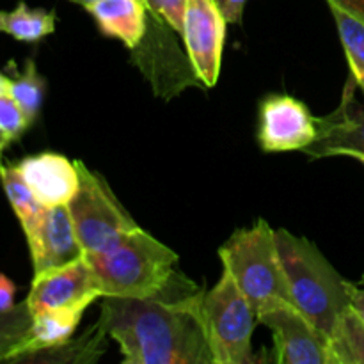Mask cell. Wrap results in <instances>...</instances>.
<instances>
[{
	"instance_id": "cell-1",
	"label": "cell",
	"mask_w": 364,
	"mask_h": 364,
	"mask_svg": "<svg viewBox=\"0 0 364 364\" xmlns=\"http://www.w3.org/2000/svg\"><path fill=\"white\" fill-rule=\"evenodd\" d=\"M203 299V288L174 270L151 297H103L98 323L119 345L123 364H213Z\"/></svg>"
},
{
	"instance_id": "cell-2",
	"label": "cell",
	"mask_w": 364,
	"mask_h": 364,
	"mask_svg": "<svg viewBox=\"0 0 364 364\" xmlns=\"http://www.w3.org/2000/svg\"><path fill=\"white\" fill-rule=\"evenodd\" d=\"M276 240L291 301L313 326L331 338L338 320L350 308L352 283L340 276L308 238L277 230Z\"/></svg>"
},
{
	"instance_id": "cell-3",
	"label": "cell",
	"mask_w": 364,
	"mask_h": 364,
	"mask_svg": "<svg viewBox=\"0 0 364 364\" xmlns=\"http://www.w3.org/2000/svg\"><path fill=\"white\" fill-rule=\"evenodd\" d=\"M102 297L146 299L159 294L174 274L178 255L142 228L102 252L85 255Z\"/></svg>"
},
{
	"instance_id": "cell-4",
	"label": "cell",
	"mask_w": 364,
	"mask_h": 364,
	"mask_svg": "<svg viewBox=\"0 0 364 364\" xmlns=\"http://www.w3.org/2000/svg\"><path fill=\"white\" fill-rule=\"evenodd\" d=\"M219 258L223 270L233 277L256 313L276 301L294 304L277 249L276 231L263 219L251 228L235 231L219 249Z\"/></svg>"
},
{
	"instance_id": "cell-5",
	"label": "cell",
	"mask_w": 364,
	"mask_h": 364,
	"mask_svg": "<svg viewBox=\"0 0 364 364\" xmlns=\"http://www.w3.org/2000/svg\"><path fill=\"white\" fill-rule=\"evenodd\" d=\"M203 318L213 364L256 363L251 341L258 315L226 270L219 283L205 291Z\"/></svg>"
},
{
	"instance_id": "cell-6",
	"label": "cell",
	"mask_w": 364,
	"mask_h": 364,
	"mask_svg": "<svg viewBox=\"0 0 364 364\" xmlns=\"http://www.w3.org/2000/svg\"><path fill=\"white\" fill-rule=\"evenodd\" d=\"M75 164L80 174V187L68 205L75 231L85 255L107 251L141 226L117 201L102 174L89 169L84 162L77 160Z\"/></svg>"
},
{
	"instance_id": "cell-7",
	"label": "cell",
	"mask_w": 364,
	"mask_h": 364,
	"mask_svg": "<svg viewBox=\"0 0 364 364\" xmlns=\"http://www.w3.org/2000/svg\"><path fill=\"white\" fill-rule=\"evenodd\" d=\"M178 32L164 20L148 13L144 38L130 50V63L139 68L151 84L155 96L171 100L188 87H205L196 73L187 50H181Z\"/></svg>"
},
{
	"instance_id": "cell-8",
	"label": "cell",
	"mask_w": 364,
	"mask_h": 364,
	"mask_svg": "<svg viewBox=\"0 0 364 364\" xmlns=\"http://www.w3.org/2000/svg\"><path fill=\"white\" fill-rule=\"evenodd\" d=\"M256 315L258 323L272 331L274 361L277 364H336L329 338L295 304L276 301Z\"/></svg>"
},
{
	"instance_id": "cell-9",
	"label": "cell",
	"mask_w": 364,
	"mask_h": 364,
	"mask_svg": "<svg viewBox=\"0 0 364 364\" xmlns=\"http://www.w3.org/2000/svg\"><path fill=\"white\" fill-rule=\"evenodd\" d=\"M228 20L219 0H188L183 20L185 50L205 87H213L223 66Z\"/></svg>"
},
{
	"instance_id": "cell-10",
	"label": "cell",
	"mask_w": 364,
	"mask_h": 364,
	"mask_svg": "<svg viewBox=\"0 0 364 364\" xmlns=\"http://www.w3.org/2000/svg\"><path fill=\"white\" fill-rule=\"evenodd\" d=\"M316 139V117L290 95H267L259 103L258 144L265 153L304 151Z\"/></svg>"
},
{
	"instance_id": "cell-11",
	"label": "cell",
	"mask_w": 364,
	"mask_h": 364,
	"mask_svg": "<svg viewBox=\"0 0 364 364\" xmlns=\"http://www.w3.org/2000/svg\"><path fill=\"white\" fill-rule=\"evenodd\" d=\"M358 84L348 77L336 109L316 117V139L302 153L311 159L350 156L364 164V102H359Z\"/></svg>"
},
{
	"instance_id": "cell-12",
	"label": "cell",
	"mask_w": 364,
	"mask_h": 364,
	"mask_svg": "<svg viewBox=\"0 0 364 364\" xmlns=\"http://www.w3.org/2000/svg\"><path fill=\"white\" fill-rule=\"evenodd\" d=\"M98 297H102L98 279L84 256L70 265L34 276L25 301L31 313L45 309L85 311Z\"/></svg>"
},
{
	"instance_id": "cell-13",
	"label": "cell",
	"mask_w": 364,
	"mask_h": 364,
	"mask_svg": "<svg viewBox=\"0 0 364 364\" xmlns=\"http://www.w3.org/2000/svg\"><path fill=\"white\" fill-rule=\"evenodd\" d=\"M32 258L34 276L84 258L85 251L75 231L68 206L45 208L23 230Z\"/></svg>"
},
{
	"instance_id": "cell-14",
	"label": "cell",
	"mask_w": 364,
	"mask_h": 364,
	"mask_svg": "<svg viewBox=\"0 0 364 364\" xmlns=\"http://www.w3.org/2000/svg\"><path fill=\"white\" fill-rule=\"evenodd\" d=\"M21 178L45 208L68 206L80 187L77 164L59 153L45 151L16 164Z\"/></svg>"
},
{
	"instance_id": "cell-15",
	"label": "cell",
	"mask_w": 364,
	"mask_h": 364,
	"mask_svg": "<svg viewBox=\"0 0 364 364\" xmlns=\"http://www.w3.org/2000/svg\"><path fill=\"white\" fill-rule=\"evenodd\" d=\"M105 38L135 48L148 28V9L142 0H96L85 7Z\"/></svg>"
},
{
	"instance_id": "cell-16",
	"label": "cell",
	"mask_w": 364,
	"mask_h": 364,
	"mask_svg": "<svg viewBox=\"0 0 364 364\" xmlns=\"http://www.w3.org/2000/svg\"><path fill=\"white\" fill-rule=\"evenodd\" d=\"M82 315H84V311H73V309H45V311L32 313L28 336L16 363L27 358L28 354L70 341L75 329L80 323Z\"/></svg>"
},
{
	"instance_id": "cell-17",
	"label": "cell",
	"mask_w": 364,
	"mask_h": 364,
	"mask_svg": "<svg viewBox=\"0 0 364 364\" xmlns=\"http://www.w3.org/2000/svg\"><path fill=\"white\" fill-rule=\"evenodd\" d=\"M105 331L96 322L80 338L70 340L57 347L28 354L20 363H66V364H92L105 354Z\"/></svg>"
},
{
	"instance_id": "cell-18",
	"label": "cell",
	"mask_w": 364,
	"mask_h": 364,
	"mask_svg": "<svg viewBox=\"0 0 364 364\" xmlns=\"http://www.w3.org/2000/svg\"><path fill=\"white\" fill-rule=\"evenodd\" d=\"M57 14L43 7H28L25 2L11 11H0V32L21 43H38L55 31Z\"/></svg>"
},
{
	"instance_id": "cell-19",
	"label": "cell",
	"mask_w": 364,
	"mask_h": 364,
	"mask_svg": "<svg viewBox=\"0 0 364 364\" xmlns=\"http://www.w3.org/2000/svg\"><path fill=\"white\" fill-rule=\"evenodd\" d=\"M329 4L334 21H336L338 34H340L345 55L348 59L350 77L354 78L358 89H361L364 95V20L340 7L338 4Z\"/></svg>"
},
{
	"instance_id": "cell-20",
	"label": "cell",
	"mask_w": 364,
	"mask_h": 364,
	"mask_svg": "<svg viewBox=\"0 0 364 364\" xmlns=\"http://www.w3.org/2000/svg\"><path fill=\"white\" fill-rule=\"evenodd\" d=\"M331 350L336 364H364V322L348 308L331 334Z\"/></svg>"
},
{
	"instance_id": "cell-21",
	"label": "cell",
	"mask_w": 364,
	"mask_h": 364,
	"mask_svg": "<svg viewBox=\"0 0 364 364\" xmlns=\"http://www.w3.org/2000/svg\"><path fill=\"white\" fill-rule=\"evenodd\" d=\"M7 92L13 96L14 102L23 110L28 123H34L39 116V110H41L46 92L45 77L38 71L34 60H25L23 71L16 78H9Z\"/></svg>"
},
{
	"instance_id": "cell-22",
	"label": "cell",
	"mask_w": 364,
	"mask_h": 364,
	"mask_svg": "<svg viewBox=\"0 0 364 364\" xmlns=\"http://www.w3.org/2000/svg\"><path fill=\"white\" fill-rule=\"evenodd\" d=\"M0 183H2L7 199H9L11 208L20 220L21 230H25L38 219L45 206L32 194L31 187L25 183L16 166H2L0 164Z\"/></svg>"
},
{
	"instance_id": "cell-23",
	"label": "cell",
	"mask_w": 364,
	"mask_h": 364,
	"mask_svg": "<svg viewBox=\"0 0 364 364\" xmlns=\"http://www.w3.org/2000/svg\"><path fill=\"white\" fill-rule=\"evenodd\" d=\"M32 313L27 301L14 306L11 311L0 313V363H16L28 336Z\"/></svg>"
},
{
	"instance_id": "cell-24",
	"label": "cell",
	"mask_w": 364,
	"mask_h": 364,
	"mask_svg": "<svg viewBox=\"0 0 364 364\" xmlns=\"http://www.w3.org/2000/svg\"><path fill=\"white\" fill-rule=\"evenodd\" d=\"M31 127L27 116L9 92H0V159L13 142Z\"/></svg>"
},
{
	"instance_id": "cell-25",
	"label": "cell",
	"mask_w": 364,
	"mask_h": 364,
	"mask_svg": "<svg viewBox=\"0 0 364 364\" xmlns=\"http://www.w3.org/2000/svg\"><path fill=\"white\" fill-rule=\"evenodd\" d=\"M142 2L146 4L148 13L166 21L171 28H174L181 36L188 0H142Z\"/></svg>"
},
{
	"instance_id": "cell-26",
	"label": "cell",
	"mask_w": 364,
	"mask_h": 364,
	"mask_svg": "<svg viewBox=\"0 0 364 364\" xmlns=\"http://www.w3.org/2000/svg\"><path fill=\"white\" fill-rule=\"evenodd\" d=\"M14 294H16V287L13 281L0 274V313L11 311L14 308Z\"/></svg>"
},
{
	"instance_id": "cell-27",
	"label": "cell",
	"mask_w": 364,
	"mask_h": 364,
	"mask_svg": "<svg viewBox=\"0 0 364 364\" xmlns=\"http://www.w3.org/2000/svg\"><path fill=\"white\" fill-rule=\"evenodd\" d=\"M247 0H219V6L226 16L228 23H240Z\"/></svg>"
},
{
	"instance_id": "cell-28",
	"label": "cell",
	"mask_w": 364,
	"mask_h": 364,
	"mask_svg": "<svg viewBox=\"0 0 364 364\" xmlns=\"http://www.w3.org/2000/svg\"><path fill=\"white\" fill-rule=\"evenodd\" d=\"M350 308L355 315L364 322V284L358 287V284H352L350 291Z\"/></svg>"
},
{
	"instance_id": "cell-29",
	"label": "cell",
	"mask_w": 364,
	"mask_h": 364,
	"mask_svg": "<svg viewBox=\"0 0 364 364\" xmlns=\"http://www.w3.org/2000/svg\"><path fill=\"white\" fill-rule=\"evenodd\" d=\"M327 2L338 4L340 7L350 11L352 14H355V16L364 20V0H327Z\"/></svg>"
},
{
	"instance_id": "cell-30",
	"label": "cell",
	"mask_w": 364,
	"mask_h": 364,
	"mask_svg": "<svg viewBox=\"0 0 364 364\" xmlns=\"http://www.w3.org/2000/svg\"><path fill=\"white\" fill-rule=\"evenodd\" d=\"M7 85H9V78L0 71V92H7Z\"/></svg>"
},
{
	"instance_id": "cell-31",
	"label": "cell",
	"mask_w": 364,
	"mask_h": 364,
	"mask_svg": "<svg viewBox=\"0 0 364 364\" xmlns=\"http://www.w3.org/2000/svg\"><path fill=\"white\" fill-rule=\"evenodd\" d=\"M70 2H73V4H78V6H82L85 9V7L89 6V4H92V2H96V0H70Z\"/></svg>"
},
{
	"instance_id": "cell-32",
	"label": "cell",
	"mask_w": 364,
	"mask_h": 364,
	"mask_svg": "<svg viewBox=\"0 0 364 364\" xmlns=\"http://www.w3.org/2000/svg\"><path fill=\"white\" fill-rule=\"evenodd\" d=\"M363 284H364V274H363Z\"/></svg>"
}]
</instances>
